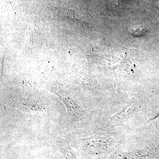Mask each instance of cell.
Returning a JSON list of instances; mask_svg holds the SVG:
<instances>
[{"label": "cell", "mask_w": 159, "mask_h": 159, "mask_svg": "<svg viewBox=\"0 0 159 159\" xmlns=\"http://www.w3.org/2000/svg\"><path fill=\"white\" fill-rule=\"evenodd\" d=\"M54 93L59 98L65 106L66 109L70 116L75 120L83 119L85 116L86 112L70 97L62 95L54 91Z\"/></svg>", "instance_id": "1"}, {"label": "cell", "mask_w": 159, "mask_h": 159, "mask_svg": "<svg viewBox=\"0 0 159 159\" xmlns=\"http://www.w3.org/2000/svg\"><path fill=\"white\" fill-rule=\"evenodd\" d=\"M13 104L15 107L24 111H38L42 110L40 105L34 101H16L13 102Z\"/></svg>", "instance_id": "3"}, {"label": "cell", "mask_w": 159, "mask_h": 159, "mask_svg": "<svg viewBox=\"0 0 159 159\" xmlns=\"http://www.w3.org/2000/svg\"><path fill=\"white\" fill-rule=\"evenodd\" d=\"M135 105V102L134 101L125 107L120 112L111 118L110 121L106 127L123 125L125 122H126V119H127V117L129 118L131 114L133 112V110L134 109Z\"/></svg>", "instance_id": "2"}, {"label": "cell", "mask_w": 159, "mask_h": 159, "mask_svg": "<svg viewBox=\"0 0 159 159\" xmlns=\"http://www.w3.org/2000/svg\"><path fill=\"white\" fill-rule=\"evenodd\" d=\"M151 120L153 121L154 123L157 130L159 134V113L156 118H153V119H151Z\"/></svg>", "instance_id": "4"}]
</instances>
